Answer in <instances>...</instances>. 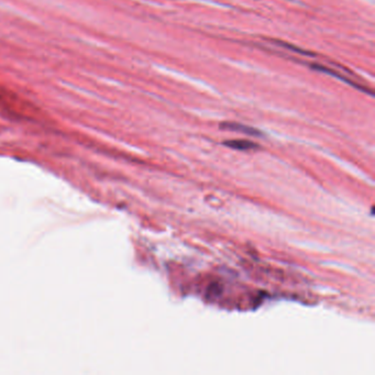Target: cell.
I'll return each instance as SVG.
<instances>
[{"instance_id": "cell-1", "label": "cell", "mask_w": 375, "mask_h": 375, "mask_svg": "<svg viewBox=\"0 0 375 375\" xmlns=\"http://www.w3.org/2000/svg\"><path fill=\"white\" fill-rule=\"evenodd\" d=\"M310 67H311L312 69L317 70V72L328 74V75H330V76H332V77H336V78H338V79H340L341 82L346 83V84H348V85H350V86H352V87H354L355 89L363 91V92H365V94H369L370 96H373V92H372L371 90H369L368 88H365L364 86L359 85L358 83L350 81V79L348 78V77L343 76L342 74H340L339 72H336V70H333V69H331V68L327 67V66H324V65H321V64H311V65H310Z\"/></svg>"}, {"instance_id": "cell-2", "label": "cell", "mask_w": 375, "mask_h": 375, "mask_svg": "<svg viewBox=\"0 0 375 375\" xmlns=\"http://www.w3.org/2000/svg\"><path fill=\"white\" fill-rule=\"evenodd\" d=\"M220 128L222 130H229V131H236V132H241V133L248 134V135H253V136H261L262 132L259 131L255 128L245 126V125H241V123L238 122H222L220 123Z\"/></svg>"}, {"instance_id": "cell-3", "label": "cell", "mask_w": 375, "mask_h": 375, "mask_svg": "<svg viewBox=\"0 0 375 375\" xmlns=\"http://www.w3.org/2000/svg\"><path fill=\"white\" fill-rule=\"evenodd\" d=\"M223 144L226 147L233 149V150H239V151H248V150L258 149L259 145L257 143L252 142L249 140H229L224 141Z\"/></svg>"}, {"instance_id": "cell-4", "label": "cell", "mask_w": 375, "mask_h": 375, "mask_svg": "<svg viewBox=\"0 0 375 375\" xmlns=\"http://www.w3.org/2000/svg\"><path fill=\"white\" fill-rule=\"evenodd\" d=\"M271 42L275 43V44H277V45H280V46H282V47L287 48V50H289V51L296 52V53H298V54L315 56V54H311V53H309V52L304 51V50H302V48H299V47H297V46H294V45H292V44H289V43H286V42H283V41H280V40H271Z\"/></svg>"}, {"instance_id": "cell-5", "label": "cell", "mask_w": 375, "mask_h": 375, "mask_svg": "<svg viewBox=\"0 0 375 375\" xmlns=\"http://www.w3.org/2000/svg\"><path fill=\"white\" fill-rule=\"evenodd\" d=\"M221 286H219L217 283L211 284L208 289H207V297H215L221 293Z\"/></svg>"}]
</instances>
